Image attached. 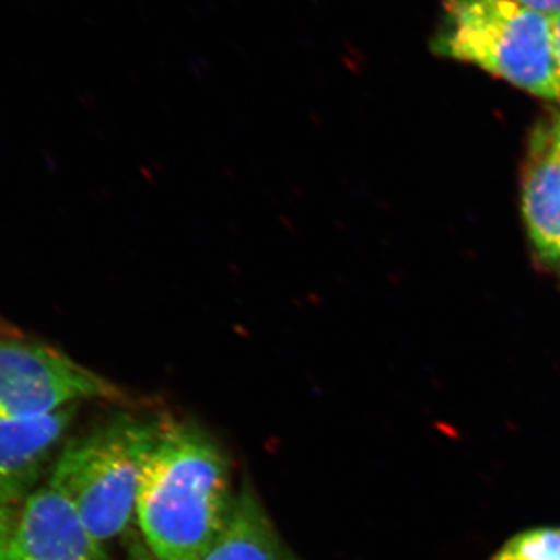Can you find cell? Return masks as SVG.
Returning a JSON list of instances; mask_svg holds the SVG:
<instances>
[{
	"label": "cell",
	"instance_id": "5bb4252c",
	"mask_svg": "<svg viewBox=\"0 0 560 560\" xmlns=\"http://www.w3.org/2000/svg\"><path fill=\"white\" fill-rule=\"evenodd\" d=\"M552 142H555L556 150H558L560 156V117L556 119L551 127Z\"/></svg>",
	"mask_w": 560,
	"mask_h": 560
},
{
	"label": "cell",
	"instance_id": "30bf717a",
	"mask_svg": "<svg viewBox=\"0 0 560 560\" xmlns=\"http://www.w3.org/2000/svg\"><path fill=\"white\" fill-rule=\"evenodd\" d=\"M511 2L525 7V9L539 11L550 18L560 13V0H511Z\"/></svg>",
	"mask_w": 560,
	"mask_h": 560
},
{
	"label": "cell",
	"instance_id": "277c9868",
	"mask_svg": "<svg viewBox=\"0 0 560 560\" xmlns=\"http://www.w3.org/2000/svg\"><path fill=\"white\" fill-rule=\"evenodd\" d=\"M113 383L61 350L22 340H0V419L40 418L81 400L120 397Z\"/></svg>",
	"mask_w": 560,
	"mask_h": 560
},
{
	"label": "cell",
	"instance_id": "9a60e30c",
	"mask_svg": "<svg viewBox=\"0 0 560 560\" xmlns=\"http://www.w3.org/2000/svg\"><path fill=\"white\" fill-rule=\"evenodd\" d=\"M0 560H9V555H7V547H2V545H0Z\"/></svg>",
	"mask_w": 560,
	"mask_h": 560
},
{
	"label": "cell",
	"instance_id": "8992f818",
	"mask_svg": "<svg viewBox=\"0 0 560 560\" xmlns=\"http://www.w3.org/2000/svg\"><path fill=\"white\" fill-rule=\"evenodd\" d=\"M75 410L73 405L40 418L0 419V508L14 511L35 492Z\"/></svg>",
	"mask_w": 560,
	"mask_h": 560
},
{
	"label": "cell",
	"instance_id": "3957f363",
	"mask_svg": "<svg viewBox=\"0 0 560 560\" xmlns=\"http://www.w3.org/2000/svg\"><path fill=\"white\" fill-rule=\"evenodd\" d=\"M438 54L560 103L551 18L511 0H445Z\"/></svg>",
	"mask_w": 560,
	"mask_h": 560
},
{
	"label": "cell",
	"instance_id": "52a82bcc",
	"mask_svg": "<svg viewBox=\"0 0 560 560\" xmlns=\"http://www.w3.org/2000/svg\"><path fill=\"white\" fill-rule=\"evenodd\" d=\"M523 215L541 256L560 264V156L551 128H539L530 139L523 171Z\"/></svg>",
	"mask_w": 560,
	"mask_h": 560
},
{
	"label": "cell",
	"instance_id": "7a4b0ae2",
	"mask_svg": "<svg viewBox=\"0 0 560 560\" xmlns=\"http://www.w3.org/2000/svg\"><path fill=\"white\" fill-rule=\"evenodd\" d=\"M164 423L119 418L70 441L51 471L103 547L136 518L140 482Z\"/></svg>",
	"mask_w": 560,
	"mask_h": 560
},
{
	"label": "cell",
	"instance_id": "8fae6325",
	"mask_svg": "<svg viewBox=\"0 0 560 560\" xmlns=\"http://www.w3.org/2000/svg\"><path fill=\"white\" fill-rule=\"evenodd\" d=\"M552 55H555L556 79L560 91V13L551 18Z\"/></svg>",
	"mask_w": 560,
	"mask_h": 560
},
{
	"label": "cell",
	"instance_id": "7c38bea8",
	"mask_svg": "<svg viewBox=\"0 0 560 560\" xmlns=\"http://www.w3.org/2000/svg\"><path fill=\"white\" fill-rule=\"evenodd\" d=\"M14 518L13 511L0 508V545L9 547L11 530H13Z\"/></svg>",
	"mask_w": 560,
	"mask_h": 560
},
{
	"label": "cell",
	"instance_id": "4fadbf2b",
	"mask_svg": "<svg viewBox=\"0 0 560 560\" xmlns=\"http://www.w3.org/2000/svg\"><path fill=\"white\" fill-rule=\"evenodd\" d=\"M128 560H158L149 551V548L143 545V541L140 539H135L131 541L130 547H128Z\"/></svg>",
	"mask_w": 560,
	"mask_h": 560
},
{
	"label": "cell",
	"instance_id": "ba28073f",
	"mask_svg": "<svg viewBox=\"0 0 560 560\" xmlns=\"http://www.w3.org/2000/svg\"><path fill=\"white\" fill-rule=\"evenodd\" d=\"M201 560H296L253 490L235 495L228 522Z\"/></svg>",
	"mask_w": 560,
	"mask_h": 560
},
{
	"label": "cell",
	"instance_id": "9c48e42d",
	"mask_svg": "<svg viewBox=\"0 0 560 560\" xmlns=\"http://www.w3.org/2000/svg\"><path fill=\"white\" fill-rule=\"evenodd\" d=\"M493 560H560V528L530 529L508 541Z\"/></svg>",
	"mask_w": 560,
	"mask_h": 560
},
{
	"label": "cell",
	"instance_id": "6da1fadb",
	"mask_svg": "<svg viewBox=\"0 0 560 560\" xmlns=\"http://www.w3.org/2000/svg\"><path fill=\"white\" fill-rule=\"evenodd\" d=\"M230 464L208 434L164 423L142 482L136 518L158 560H201L230 517Z\"/></svg>",
	"mask_w": 560,
	"mask_h": 560
},
{
	"label": "cell",
	"instance_id": "5b68a950",
	"mask_svg": "<svg viewBox=\"0 0 560 560\" xmlns=\"http://www.w3.org/2000/svg\"><path fill=\"white\" fill-rule=\"evenodd\" d=\"M7 555L9 560H105L103 545L72 501L50 485L22 504Z\"/></svg>",
	"mask_w": 560,
	"mask_h": 560
}]
</instances>
